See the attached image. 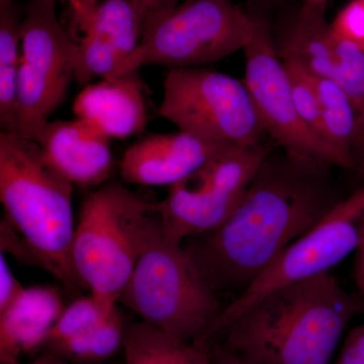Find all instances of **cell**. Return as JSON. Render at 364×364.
I'll return each mask as SVG.
<instances>
[{
	"mask_svg": "<svg viewBox=\"0 0 364 364\" xmlns=\"http://www.w3.org/2000/svg\"><path fill=\"white\" fill-rule=\"evenodd\" d=\"M304 4L309 6L317 7V9H327L330 0H303Z\"/></svg>",
	"mask_w": 364,
	"mask_h": 364,
	"instance_id": "cell-33",
	"label": "cell"
},
{
	"mask_svg": "<svg viewBox=\"0 0 364 364\" xmlns=\"http://www.w3.org/2000/svg\"><path fill=\"white\" fill-rule=\"evenodd\" d=\"M138 72L102 78L86 85L74 100L76 117L109 140H124L143 132L148 123V107Z\"/></svg>",
	"mask_w": 364,
	"mask_h": 364,
	"instance_id": "cell-15",
	"label": "cell"
},
{
	"mask_svg": "<svg viewBox=\"0 0 364 364\" xmlns=\"http://www.w3.org/2000/svg\"><path fill=\"white\" fill-rule=\"evenodd\" d=\"M78 56L77 41L60 23L55 0H28L21 26L13 134L35 140L65 100Z\"/></svg>",
	"mask_w": 364,
	"mask_h": 364,
	"instance_id": "cell-8",
	"label": "cell"
},
{
	"mask_svg": "<svg viewBox=\"0 0 364 364\" xmlns=\"http://www.w3.org/2000/svg\"><path fill=\"white\" fill-rule=\"evenodd\" d=\"M75 80L87 85L95 78L116 75L135 51L141 33L130 0H105L80 32Z\"/></svg>",
	"mask_w": 364,
	"mask_h": 364,
	"instance_id": "cell-14",
	"label": "cell"
},
{
	"mask_svg": "<svg viewBox=\"0 0 364 364\" xmlns=\"http://www.w3.org/2000/svg\"><path fill=\"white\" fill-rule=\"evenodd\" d=\"M25 287L16 279L11 265L7 262L6 254H0V312L18 299Z\"/></svg>",
	"mask_w": 364,
	"mask_h": 364,
	"instance_id": "cell-27",
	"label": "cell"
},
{
	"mask_svg": "<svg viewBox=\"0 0 364 364\" xmlns=\"http://www.w3.org/2000/svg\"><path fill=\"white\" fill-rule=\"evenodd\" d=\"M355 262H354L353 277L360 296L364 299V217L359 232L358 245L356 247Z\"/></svg>",
	"mask_w": 364,
	"mask_h": 364,
	"instance_id": "cell-29",
	"label": "cell"
},
{
	"mask_svg": "<svg viewBox=\"0 0 364 364\" xmlns=\"http://www.w3.org/2000/svg\"><path fill=\"white\" fill-rule=\"evenodd\" d=\"M323 128L328 144L343 161L345 170L355 171L354 146L358 134V117L348 95L330 77L316 76Z\"/></svg>",
	"mask_w": 364,
	"mask_h": 364,
	"instance_id": "cell-20",
	"label": "cell"
},
{
	"mask_svg": "<svg viewBox=\"0 0 364 364\" xmlns=\"http://www.w3.org/2000/svg\"><path fill=\"white\" fill-rule=\"evenodd\" d=\"M251 26L245 6L233 0H184L144 28L135 51L114 76L145 66L207 67L243 50Z\"/></svg>",
	"mask_w": 364,
	"mask_h": 364,
	"instance_id": "cell-6",
	"label": "cell"
},
{
	"mask_svg": "<svg viewBox=\"0 0 364 364\" xmlns=\"http://www.w3.org/2000/svg\"><path fill=\"white\" fill-rule=\"evenodd\" d=\"M23 16L25 11L14 0H0V128L11 134L18 107Z\"/></svg>",
	"mask_w": 364,
	"mask_h": 364,
	"instance_id": "cell-19",
	"label": "cell"
},
{
	"mask_svg": "<svg viewBox=\"0 0 364 364\" xmlns=\"http://www.w3.org/2000/svg\"><path fill=\"white\" fill-rule=\"evenodd\" d=\"M112 311L109 312L105 310L90 294L74 299L65 306L53 328L44 351L102 324Z\"/></svg>",
	"mask_w": 364,
	"mask_h": 364,
	"instance_id": "cell-23",
	"label": "cell"
},
{
	"mask_svg": "<svg viewBox=\"0 0 364 364\" xmlns=\"http://www.w3.org/2000/svg\"><path fill=\"white\" fill-rule=\"evenodd\" d=\"M233 148L236 146L203 140L181 131L155 134L124 151L121 176L136 186L169 188Z\"/></svg>",
	"mask_w": 364,
	"mask_h": 364,
	"instance_id": "cell-12",
	"label": "cell"
},
{
	"mask_svg": "<svg viewBox=\"0 0 364 364\" xmlns=\"http://www.w3.org/2000/svg\"><path fill=\"white\" fill-rule=\"evenodd\" d=\"M275 148L233 214L182 243L215 294L243 293L342 200L332 165Z\"/></svg>",
	"mask_w": 364,
	"mask_h": 364,
	"instance_id": "cell-1",
	"label": "cell"
},
{
	"mask_svg": "<svg viewBox=\"0 0 364 364\" xmlns=\"http://www.w3.org/2000/svg\"><path fill=\"white\" fill-rule=\"evenodd\" d=\"M119 303L157 329L189 342H208L223 310L182 244L158 223Z\"/></svg>",
	"mask_w": 364,
	"mask_h": 364,
	"instance_id": "cell-5",
	"label": "cell"
},
{
	"mask_svg": "<svg viewBox=\"0 0 364 364\" xmlns=\"http://www.w3.org/2000/svg\"><path fill=\"white\" fill-rule=\"evenodd\" d=\"M124 364H212L208 342H189L147 323L127 327Z\"/></svg>",
	"mask_w": 364,
	"mask_h": 364,
	"instance_id": "cell-18",
	"label": "cell"
},
{
	"mask_svg": "<svg viewBox=\"0 0 364 364\" xmlns=\"http://www.w3.org/2000/svg\"><path fill=\"white\" fill-rule=\"evenodd\" d=\"M361 301L330 272L289 282L231 321L223 346L258 364H331Z\"/></svg>",
	"mask_w": 364,
	"mask_h": 364,
	"instance_id": "cell-2",
	"label": "cell"
},
{
	"mask_svg": "<svg viewBox=\"0 0 364 364\" xmlns=\"http://www.w3.org/2000/svg\"><path fill=\"white\" fill-rule=\"evenodd\" d=\"M282 62L287 68V75L291 82L294 107L299 117L313 133L328 144L325 138L324 128H323L321 107L315 82H314L313 73H311L298 60L284 59Z\"/></svg>",
	"mask_w": 364,
	"mask_h": 364,
	"instance_id": "cell-24",
	"label": "cell"
},
{
	"mask_svg": "<svg viewBox=\"0 0 364 364\" xmlns=\"http://www.w3.org/2000/svg\"><path fill=\"white\" fill-rule=\"evenodd\" d=\"M159 217L150 202L119 182H107L83 202L71 257L79 282L105 310L117 308Z\"/></svg>",
	"mask_w": 364,
	"mask_h": 364,
	"instance_id": "cell-4",
	"label": "cell"
},
{
	"mask_svg": "<svg viewBox=\"0 0 364 364\" xmlns=\"http://www.w3.org/2000/svg\"><path fill=\"white\" fill-rule=\"evenodd\" d=\"M354 160H355L356 179L364 182V119L359 128L355 146H354Z\"/></svg>",
	"mask_w": 364,
	"mask_h": 364,
	"instance_id": "cell-31",
	"label": "cell"
},
{
	"mask_svg": "<svg viewBox=\"0 0 364 364\" xmlns=\"http://www.w3.org/2000/svg\"><path fill=\"white\" fill-rule=\"evenodd\" d=\"M364 217V186L341 200L294 242L246 291L224 308L214 328L217 336L231 321L277 287L330 272L356 250Z\"/></svg>",
	"mask_w": 364,
	"mask_h": 364,
	"instance_id": "cell-11",
	"label": "cell"
},
{
	"mask_svg": "<svg viewBox=\"0 0 364 364\" xmlns=\"http://www.w3.org/2000/svg\"><path fill=\"white\" fill-rule=\"evenodd\" d=\"M158 114L212 142L257 148L272 140L244 80L207 67L169 70Z\"/></svg>",
	"mask_w": 364,
	"mask_h": 364,
	"instance_id": "cell-7",
	"label": "cell"
},
{
	"mask_svg": "<svg viewBox=\"0 0 364 364\" xmlns=\"http://www.w3.org/2000/svg\"><path fill=\"white\" fill-rule=\"evenodd\" d=\"M334 76L348 95L358 117V131L364 119V50L333 32Z\"/></svg>",
	"mask_w": 364,
	"mask_h": 364,
	"instance_id": "cell-22",
	"label": "cell"
},
{
	"mask_svg": "<svg viewBox=\"0 0 364 364\" xmlns=\"http://www.w3.org/2000/svg\"><path fill=\"white\" fill-rule=\"evenodd\" d=\"M244 6L252 26L243 49V80L268 136L289 154L344 169L338 154L304 124L296 112L286 66L273 44L272 0H250Z\"/></svg>",
	"mask_w": 364,
	"mask_h": 364,
	"instance_id": "cell-9",
	"label": "cell"
},
{
	"mask_svg": "<svg viewBox=\"0 0 364 364\" xmlns=\"http://www.w3.org/2000/svg\"><path fill=\"white\" fill-rule=\"evenodd\" d=\"M73 188L35 141L0 133V202L4 220L32 251L40 268L70 291L85 289L72 264L76 222Z\"/></svg>",
	"mask_w": 364,
	"mask_h": 364,
	"instance_id": "cell-3",
	"label": "cell"
},
{
	"mask_svg": "<svg viewBox=\"0 0 364 364\" xmlns=\"http://www.w3.org/2000/svg\"><path fill=\"white\" fill-rule=\"evenodd\" d=\"M127 327L117 306L102 324L77 337L50 347V353L70 364H102L123 350Z\"/></svg>",
	"mask_w": 364,
	"mask_h": 364,
	"instance_id": "cell-21",
	"label": "cell"
},
{
	"mask_svg": "<svg viewBox=\"0 0 364 364\" xmlns=\"http://www.w3.org/2000/svg\"><path fill=\"white\" fill-rule=\"evenodd\" d=\"M66 1L70 4L73 11L74 26L78 28L79 32H81L92 18L100 2L97 0H66Z\"/></svg>",
	"mask_w": 364,
	"mask_h": 364,
	"instance_id": "cell-28",
	"label": "cell"
},
{
	"mask_svg": "<svg viewBox=\"0 0 364 364\" xmlns=\"http://www.w3.org/2000/svg\"><path fill=\"white\" fill-rule=\"evenodd\" d=\"M330 26L337 36L364 50V0H352Z\"/></svg>",
	"mask_w": 364,
	"mask_h": 364,
	"instance_id": "cell-25",
	"label": "cell"
},
{
	"mask_svg": "<svg viewBox=\"0 0 364 364\" xmlns=\"http://www.w3.org/2000/svg\"><path fill=\"white\" fill-rule=\"evenodd\" d=\"M212 364H258L223 345L212 347Z\"/></svg>",
	"mask_w": 364,
	"mask_h": 364,
	"instance_id": "cell-30",
	"label": "cell"
},
{
	"mask_svg": "<svg viewBox=\"0 0 364 364\" xmlns=\"http://www.w3.org/2000/svg\"><path fill=\"white\" fill-rule=\"evenodd\" d=\"M272 39L279 58L296 59L316 76H334L333 31L326 11L303 0H272Z\"/></svg>",
	"mask_w": 364,
	"mask_h": 364,
	"instance_id": "cell-17",
	"label": "cell"
},
{
	"mask_svg": "<svg viewBox=\"0 0 364 364\" xmlns=\"http://www.w3.org/2000/svg\"><path fill=\"white\" fill-rule=\"evenodd\" d=\"M30 364H70L63 359L57 358L50 353H41L37 358H33Z\"/></svg>",
	"mask_w": 364,
	"mask_h": 364,
	"instance_id": "cell-32",
	"label": "cell"
},
{
	"mask_svg": "<svg viewBox=\"0 0 364 364\" xmlns=\"http://www.w3.org/2000/svg\"><path fill=\"white\" fill-rule=\"evenodd\" d=\"M65 306L56 287H25L0 312V364H23L26 358L43 353Z\"/></svg>",
	"mask_w": 364,
	"mask_h": 364,
	"instance_id": "cell-16",
	"label": "cell"
},
{
	"mask_svg": "<svg viewBox=\"0 0 364 364\" xmlns=\"http://www.w3.org/2000/svg\"><path fill=\"white\" fill-rule=\"evenodd\" d=\"M53 168L80 188H100L114 171L111 140L77 119L49 121L35 138Z\"/></svg>",
	"mask_w": 364,
	"mask_h": 364,
	"instance_id": "cell-13",
	"label": "cell"
},
{
	"mask_svg": "<svg viewBox=\"0 0 364 364\" xmlns=\"http://www.w3.org/2000/svg\"><path fill=\"white\" fill-rule=\"evenodd\" d=\"M277 144L223 153L186 178L169 186L156 203L163 234L174 243L208 233L226 221L247 191L263 160Z\"/></svg>",
	"mask_w": 364,
	"mask_h": 364,
	"instance_id": "cell-10",
	"label": "cell"
},
{
	"mask_svg": "<svg viewBox=\"0 0 364 364\" xmlns=\"http://www.w3.org/2000/svg\"><path fill=\"white\" fill-rule=\"evenodd\" d=\"M140 33L153 21L176 9L184 0H130Z\"/></svg>",
	"mask_w": 364,
	"mask_h": 364,
	"instance_id": "cell-26",
	"label": "cell"
},
{
	"mask_svg": "<svg viewBox=\"0 0 364 364\" xmlns=\"http://www.w3.org/2000/svg\"><path fill=\"white\" fill-rule=\"evenodd\" d=\"M361 314H364V299L363 298V303H361Z\"/></svg>",
	"mask_w": 364,
	"mask_h": 364,
	"instance_id": "cell-34",
	"label": "cell"
}]
</instances>
